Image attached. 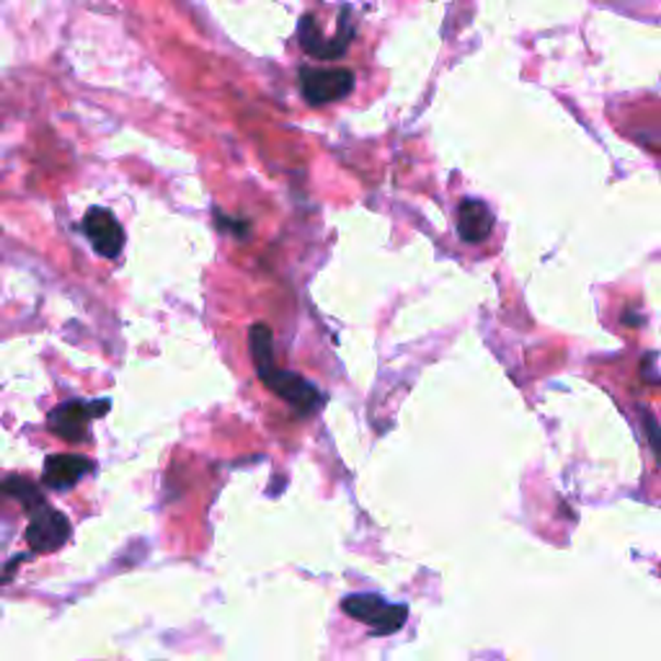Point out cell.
I'll return each mask as SVG.
<instances>
[{"label":"cell","instance_id":"7","mask_svg":"<svg viewBox=\"0 0 661 661\" xmlns=\"http://www.w3.org/2000/svg\"><path fill=\"white\" fill-rule=\"evenodd\" d=\"M83 232L99 257L116 259L125 249V230L116 217L104 207H93L83 217Z\"/></svg>","mask_w":661,"mask_h":661},{"label":"cell","instance_id":"1","mask_svg":"<svg viewBox=\"0 0 661 661\" xmlns=\"http://www.w3.org/2000/svg\"><path fill=\"white\" fill-rule=\"evenodd\" d=\"M341 609L354 620L365 623L373 636H394L409 620V607L390 605L377 594H349L341 602Z\"/></svg>","mask_w":661,"mask_h":661},{"label":"cell","instance_id":"5","mask_svg":"<svg viewBox=\"0 0 661 661\" xmlns=\"http://www.w3.org/2000/svg\"><path fill=\"white\" fill-rule=\"evenodd\" d=\"M259 380L264 383L274 396H280L287 406H293L297 413H303V417H310V413H316L326 403L323 394L314 383L305 380L303 375L289 373V369L274 367L269 369V373L259 375Z\"/></svg>","mask_w":661,"mask_h":661},{"label":"cell","instance_id":"6","mask_svg":"<svg viewBox=\"0 0 661 661\" xmlns=\"http://www.w3.org/2000/svg\"><path fill=\"white\" fill-rule=\"evenodd\" d=\"M29 527H26V543L34 554H53L60 550L65 543L70 540V522L62 512L53 510L45 504L39 510L29 514Z\"/></svg>","mask_w":661,"mask_h":661},{"label":"cell","instance_id":"9","mask_svg":"<svg viewBox=\"0 0 661 661\" xmlns=\"http://www.w3.org/2000/svg\"><path fill=\"white\" fill-rule=\"evenodd\" d=\"M493 230V213L481 200H465L457 207V232L465 243H483Z\"/></svg>","mask_w":661,"mask_h":661},{"label":"cell","instance_id":"13","mask_svg":"<svg viewBox=\"0 0 661 661\" xmlns=\"http://www.w3.org/2000/svg\"><path fill=\"white\" fill-rule=\"evenodd\" d=\"M215 220H217V223H220V225H223V228H225V225H230V228H228V230L232 232V236H241V238H246V236H249V228H251V225H249V223H238V220H228V217H225L223 213H215Z\"/></svg>","mask_w":661,"mask_h":661},{"label":"cell","instance_id":"2","mask_svg":"<svg viewBox=\"0 0 661 661\" xmlns=\"http://www.w3.org/2000/svg\"><path fill=\"white\" fill-rule=\"evenodd\" d=\"M349 16H352V9L346 5V9H341L339 26L333 36H326L321 29H318L314 13L303 16L300 24H297V39H300V47L310 57H318V60H339V57L349 49V45H352L354 34H357L354 21Z\"/></svg>","mask_w":661,"mask_h":661},{"label":"cell","instance_id":"12","mask_svg":"<svg viewBox=\"0 0 661 661\" xmlns=\"http://www.w3.org/2000/svg\"><path fill=\"white\" fill-rule=\"evenodd\" d=\"M643 424H646V432H649L653 453H657V460L661 463V432H659V424L649 417V413H643Z\"/></svg>","mask_w":661,"mask_h":661},{"label":"cell","instance_id":"4","mask_svg":"<svg viewBox=\"0 0 661 661\" xmlns=\"http://www.w3.org/2000/svg\"><path fill=\"white\" fill-rule=\"evenodd\" d=\"M300 91L310 106H326L354 91V72L346 68H300Z\"/></svg>","mask_w":661,"mask_h":661},{"label":"cell","instance_id":"11","mask_svg":"<svg viewBox=\"0 0 661 661\" xmlns=\"http://www.w3.org/2000/svg\"><path fill=\"white\" fill-rule=\"evenodd\" d=\"M0 491H3V497L16 499L19 504L24 506V510H26L29 514L36 512V510H39V506H45V504H47L45 497H42L39 486H36L34 481H29L26 476H11V478H5L3 486H0Z\"/></svg>","mask_w":661,"mask_h":661},{"label":"cell","instance_id":"10","mask_svg":"<svg viewBox=\"0 0 661 661\" xmlns=\"http://www.w3.org/2000/svg\"><path fill=\"white\" fill-rule=\"evenodd\" d=\"M249 352H251L253 367H257V375H264L269 369L277 367V362H274V337L272 331H269V326L264 323L251 326Z\"/></svg>","mask_w":661,"mask_h":661},{"label":"cell","instance_id":"8","mask_svg":"<svg viewBox=\"0 0 661 661\" xmlns=\"http://www.w3.org/2000/svg\"><path fill=\"white\" fill-rule=\"evenodd\" d=\"M93 468H96V463L86 455H72V453L49 455L45 460V470H42V483L53 491H70L72 486L81 483Z\"/></svg>","mask_w":661,"mask_h":661},{"label":"cell","instance_id":"3","mask_svg":"<svg viewBox=\"0 0 661 661\" xmlns=\"http://www.w3.org/2000/svg\"><path fill=\"white\" fill-rule=\"evenodd\" d=\"M109 409H112L109 398H101V401H65L49 411L47 426L65 442H83L91 421L106 417Z\"/></svg>","mask_w":661,"mask_h":661}]
</instances>
